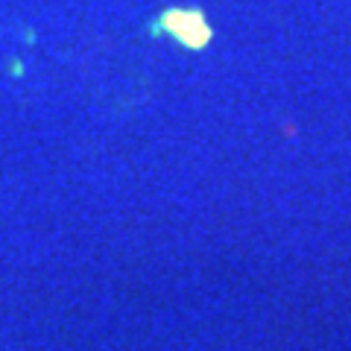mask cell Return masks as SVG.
Masks as SVG:
<instances>
[{"instance_id":"1","label":"cell","mask_w":351,"mask_h":351,"mask_svg":"<svg viewBox=\"0 0 351 351\" xmlns=\"http://www.w3.org/2000/svg\"><path fill=\"white\" fill-rule=\"evenodd\" d=\"M179 18H182V24H179V29H173L176 36H179L184 44H191V47H199V44H205L199 36H193V29H208L202 24V18L199 15H184V12H179Z\"/></svg>"}]
</instances>
